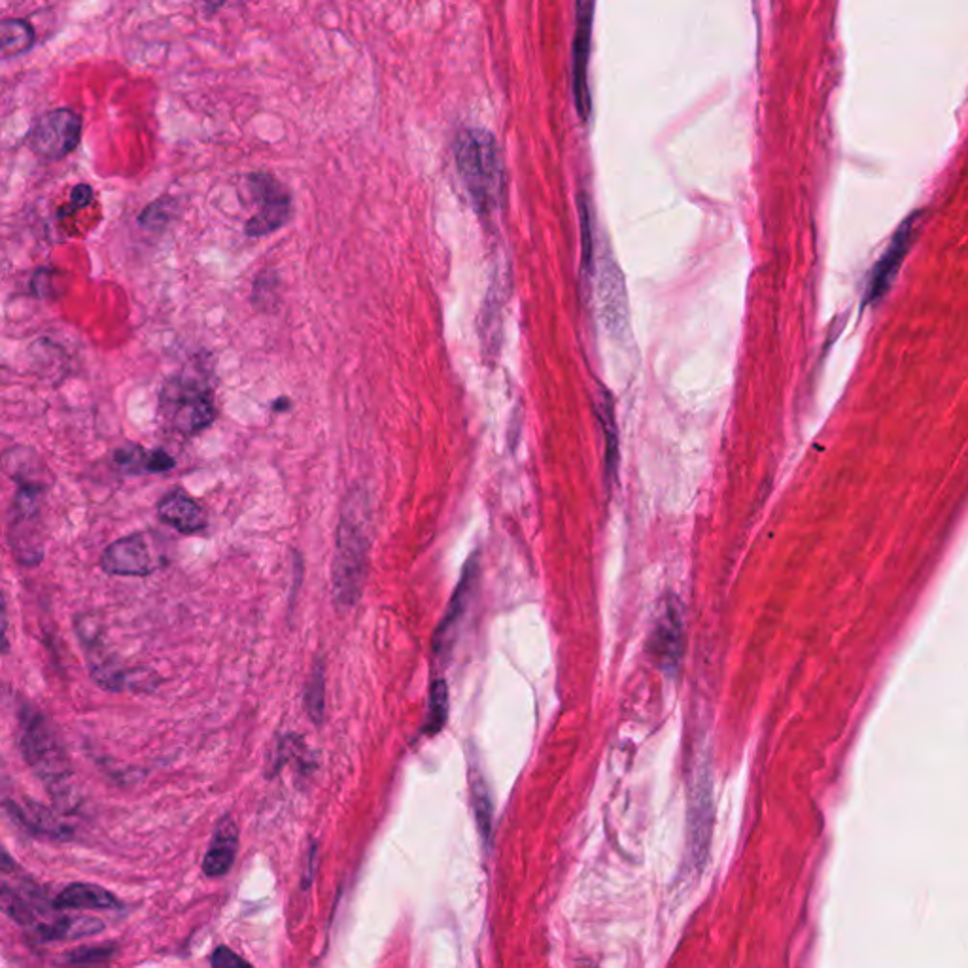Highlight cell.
Returning a JSON list of instances; mask_svg holds the SVG:
<instances>
[{"label":"cell","mask_w":968,"mask_h":968,"mask_svg":"<svg viewBox=\"0 0 968 968\" xmlns=\"http://www.w3.org/2000/svg\"><path fill=\"white\" fill-rule=\"evenodd\" d=\"M369 512L367 493L352 490L340 511L333 562V593L343 607L354 605L362 594L369 553Z\"/></svg>","instance_id":"6da1fadb"},{"label":"cell","mask_w":968,"mask_h":968,"mask_svg":"<svg viewBox=\"0 0 968 968\" xmlns=\"http://www.w3.org/2000/svg\"><path fill=\"white\" fill-rule=\"evenodd\" d=\"M454 158L467 194L479 213L496 211L505 194V175L496 137L483 127H466L454 144Z\"/></svg>","instance_id":"7a4b0ae2"},{"label":"cell","mask_w":968,"mask_h":968,"mask_svg":"<svg viewBox=\"0 0 968 968\" xmlns=\"http://www.w3.org/2000/svg\"><path fill=\"white\" fill-rule=\"evenodd\" d=\"M19 747L55 799H65L72 792V766L61 737L48 719L32 708L19 713Z\"/></svg>","instance_id":"3957f363"},{"label":"cell","mask_w":968,"mask_h":968,"mask_svg":"<svg viewBox=\"0 0 968 968\" xmlns=\"http://www.w3.org/2000/svg\"><path fill=\"white\" fill-rule=\"evenodd\" d=\"M159 419L167 430L194 435L216 419L213 395L189 376H170L159 394Z\"/></svg>","instance_id":"277c9868"},{"label":"cell","mask_w":968,"mask_h":968,"mask_svg":"<svg viewBox=\"0 0 968 968\" xmlns=\"http://www.w3.org/2000/svg\"><path fill=\"white\" fill-rule=\"evenodd\" d=\"M46 488L17 486L10 509L8 541L15 560L23 565H36L44 558L42 500Z\"/></svg>","instance_id":"5b68a950"},{"label":"cell","mask_w":968,"mask_h":968,"mask_svg":"<svg viewBox=\"0 0 968 968\" xmlns=\"http://www.w3.org/2000/svg\"><path fill=\"white\" fill-rule=\"evenodd\" d=\"M82 118L72 108H55L36 120L29 132V148L46 161H59L78 148Z\"/></svg>","instance_id":"8992f818"},{"label":"cell","mask_w":968,"mask_h":968,"mask_svg":"<svg viewBox=\"0 0 968 968\" xmlns=\"http://www.w3.org/2000/svg\"><path fill=\"white\" fill-rule=\"evenodd\" d=\"M165 564L148 534H131L104 548L101 567L110 575L146 577Z\"/></svg>","instance_id":"52a82bcc"},{"label":"cell","mask_w":968,"mask_h":968,"mask_svg":"<svg viewBox=\"0 0 968 968\" xmlns=\"http://www.w3.org/2000/svg\"><path fill=\"white\" fill-rule=\"evenodd\" d=\"M249 182L259 211L246 223V233L250 237H263L280 230L292 214V197L286 187L267 173H256Z\"/></svg>","instance_id":"ba28073f"},{"label":"cell","mask_w":968,"mask_h":968,"mask_svg":"<svg viewBox=\"0 0 968 968\" xmlns=\"http://www.w3.org/2000/svg\"><path fill=\"white\" fill-rule=\"evenodd\" d=\"M594 0H577V23L572 51V87L579 118L591 116V93H588V55H591Z\"/></svg>","instance_id":"9c48e42d"},{"label":"cell","mask_w":968,"mask_h":968,"mask_svg":"<svg viewBox=\"0 0 968 968\" xmlns=\"http://www.w3.org/2000/svg\"><path fill=\"white\" fill-rule=\"evenodd\" d=\"M0 469L17 486H38L48 490L53 484V475L46 462L32 448L23 445L10 447L0 454Z\"/></svg>","instance_id":"30bf717a"},{"label":"cell","mask_w":968,"mask_h":968,"mask_svg":"<svg viewBox=\"0 0 968 968\" xmlns=\"http://www.w3.org/2000/svg\"><path fill=\"white\" fill-rule=\"evenodd\" d=\"M158 517L180 534H197L206 528L204 509L182 490L170 492L158 505Z\"/></svg>","instance_id":"8fae6325"},{"label":"cell","mask_w":968,"mask_h":968,"mask_svg":"<svg viewBox=\"0 0 968 968\" xmlns=\"http://www.w3.org/2000/svg\"><path fill=\"white\" fill-rule=\"evenodd\" d=\"M912 223H914V218H909L908 222H904V225L897 231L893 240H891L887 252L878 261L874 275H872V278H870V286H868V292H866V303L882 299L883 294L887 292V288L891 286V280H893V276L897 275L900 263H902V259H904V256L908 252L909 239H912Z\"/></svg>","instance_id":"7c38bea8"},{"label":"cell","mask_w":968,"mask_h":968,"mask_svg":"<svg viewBox=\"0 0 968 968\" xmlns=\"http://www.w3.org/2000/svg\"><path fill=\"white\" fill-rule=\"evenodd\" d=\"M237 846H239L237 825L231 819L222 821L214 832L211 847H208L204 861H203L204 874L208 878L225 876L235 863Z\"/></svg>","instance_id":"4fadbf2b"},{"label":"cell","mask_w":968,"mask_h":968,"mask_svg":"<svg viewBox=\"0 0 968 968\" xmlns=\"http://www.w3.org/2000/svg\"><path fill=\"white\" fill-rule=\"evenodd\" d=\"M53 906L63 909H122V900L99 885L72 883L55 897Z\"/></svg>","instance_id":"5bb4252c"},{"label":"cell","mask_w":968,"mask_h":968,"mask_svg":"<svg viewBox=\"0 0 968 968\" xmlns=\"http://www.w3.org/2000/svg\"><path fill=\"white\" fill-rule=\"evenodd\" d=\"M116 464L127 475L142 473H165L175 467V460L165 450H146L140 445H127L113 452Z\"/></svg>","instance_id":"9a60e30c"},{"label":"cell","mask_w":968,"mask_h":968,"mask_svg":"<svg viewBox=\"0 0 968 968\" xmlns=\"http://www.w3.org/2000/svg\"><path fill=\"white\" fill-rule=\"evenodd\" d=\"M103 928L104 925L99 919H91V918H63L55 923L32 925L34 935L44 942L97 935L103 931Z\"/></svg>","instance_id":"2e32d148"},{"label":"cell","mask_w":968,"mask_h":968,"mask_svg":"<svg viewBox=\"0 0 968 968\" xmlns=\"http://www.w3.org/2000/svg\"><path fill=\"white\" fill-rule=\"evenodd\" d=\"M34 44V29L25 19L0 22V59H12L27 53Z\"/></svg>","instance_id":"e0dca14e"},{"label":"cell","mask_w":968,"mask_h":968,"mask_svg":"<svg viewBox=\"0 0 968 968\" xmlns=\"http://www.w3.org/2000/svg\"><path fill=\"white\" fill-rule=\"evenodd\" d=\"M14 815H17V819L25 823L32 832H42V834H48V837H55V838H65L67 834L70 832L68 827H65L63 823H59L55 819V815L46 810V808H41L36 804H27L25 808H19V806H14L12 808Z\"/></svg>","instance_id":"ac0fdd59"},{"label":"cell","mask_w":968,"mask_h":968,"mask_svg":"<svg viewBox=\"0 0 968 968\" xmlns=\"http://www.w3.org/2000/svg\"><path fill=\"white\" fill-rule=\"evenodd\" d=\"M448 715V689L443 679L433 681L431 692H430V717L426 723V732L435 734L439 732L445 725Z\"/></svg>","instance_id":"d6986e66"},{"label":"cell","mask_w":968,"mask_h":968,"mask_svg":"<svg viewBox=\"0 0 968 968\" xmlns=\"http://www.w3.org/2000/svg\"><path fill=\"white\" fill-rule=\"evenodd\" d=\"M0 912H5L10 919L23 927L34 925V914L31 906L5 883H0Z\"/></svg>","instance_id":"ffe728a7"},{"label":"cell","mask_w":968,"mask_h":968,"mask_svg":"<svg viewBox=\"0 0 968 968\" xmlns=\"http://www.w3.org/2000/svg\"><path fill=\"white\" fill-rule=\"evenodd\" d=\"M175 208H176V203L173 199H168V197L158 199L144 208L142 214L139 216V223L148 231H161L163 227L173 220Z\"/></svg>","instance_id":"44dd1931"},{"label":"cell","mask_w":968,"mask_h":968,"mask_svg":"<svg viewBox=\"0 0 968 968\" xmlns=\"http://www.w3.org/2000/svg\"><path fill=\"white\" fill-rule=\"evenodd\" d=\"M600 421L603 424V435H605V462H607V469H610V477H613L617 469L619 450H617V431H615L617 426L613 421V409L610 402L602 405Z\"/></svg>","instance_id":"7402d4cb"},{"label":"cell","mask_w":968,"mask_h":968,"mask_svg":"<svg viewBox=\"0 0 968 968\" xmlns=\"http://www.w3.org/2000/svg\"><path fill=\"white\" fill-rule=\"evenodd\" d=\"M579 213H581V242H583V269L584 273H593V225H591V214H588V204L584 195L579 199Z\"/></svg>","instance_id":"603a6c76"},{"label":"cell","mask_w":968,"mask_h":968,"mask_svg":"<svg viewBox=\"0 0 968 968\" xmlns=\"http://www.w3.org/2000/svg\"><path fill=\"white\" fill-rule=\"evenodd\" d=\"M666 622L662 624V632L656 636L658 639V653L668 664L675 662L677 658V645H679V624L672 622V619H664Z\"/></svg>","instance_id":"cb8c5ba5"},{"label":"cell","mask_w":968,"mask_h":968,"mask_svg":"<svg viewBox=\"0 0 968 968\" xmlns=\"http://www.w3.org/2000/svg\"><path fill=\"white\" fill-rule=\"evenodd\" d=\"M113 955V947L110 945H97V947H80L67 955V963L70 964H91V963H103Z\"/></svg>","instance_id":"d4e9b609"},{"label":"cell","mask_w":968,"mask_h":968,"mask_svg":"<svg viewBox=\"0 0 968 968\" xmlns=\"http://www.w3.org/2000/svg\"><path fill=\"white\" fill-rule=\"evenodd\" d=\"M91 201H93V187L87 185V184L76 185V187L72 189V194H70V201H68V204L63 206L61 211H59V216H70V214H74V213H78V211H82V208L89 206Z\"/></svg>","instance_id":"484cf974"},{"label":"cell","mask_w":968,"mask_h":968,"mask_svg":"<svg viewBox=\"0 0 968 968\" xmlns=\"http://www.w3.org/2000/svg\"><path fill=\"white\" fill-rule=\"evenodd\" d=\"M473 792H475V811H477V818H479V825H481V832L483 837H486L488 830H490V804H488V792L483 789V785H475L473 787Z\"/></svg>","instance_id":"4316f807"},{"label":"cell","mask_w":968,"mask_h":968,"mask_svg":"<svg viewBox=\"0 0 968 968\" xmlns=\"http://www.w3.org/2000/svg\"><path fill=\"white\" fill-rule=\"evenodd\" d=\"M321 691H324V683H321V670H316L312 681H311V687H309V710H311V715L320 720V713H321Z\"/></svg>","instance_id":"83f0119b"},{"label":"cell","mask_w":968,"mask_h":968,"mask_svg":"<svg viewBox=\"0 0 968 968\" xmlns=\"http://www.w3.org/2000/svg\"><path fill=\"white\" fill-rule=\"evenodd\" d=\"M213 966H218V968H231V966H249V963H246L244 959H240L239 955H235L231 950H227V947H218V950L214 952L213 959H211Z\"/></svg>","instance_id":"f1b7e54d"},{"label":"cell","mask_w":968,"mask_h":968,"mask_svg":"<svg viewBox=\"0 0 968 968\" xmlns=\"http://www.w3.org/2000/svg\"><path fill=\"white\" fill-rule=\"evenodd\" d=\"M6 626H8V619H6V603H5L3 594H0V651H3V649L6 647Z\"/></svg>","instance_id":"f546056e"},{"label":"cell","mask_w":968,"mask_h":968,"mask_svg":"<svg viewBox=\"0 0 968 968\" xmlns=\"http://www.w3.org/2000/svg\"><path fill=\"white\" fill-rule=\"evenodd\" d=\"M14 870H15V861L12 859L10 853L5 849V846L0 844V872H5V874H12Z\"/></svg>","instance_id":"4dcf8cb0"},{"label":"cell","mask_w":968,"mask_h":968,"mask_svg":"<svg viewBox=\"0 0 968 968\" xmlns=\"http://www.w3.org/2000/svg\"><path fill=\"white\" fill-rule=\"evenodd\" d=\"M201 3L204 5V8L208 12H216L218 8H222L225 5V0H201Z\"/></svg>","instance_id":"1f68e13d"}]
</instances>
